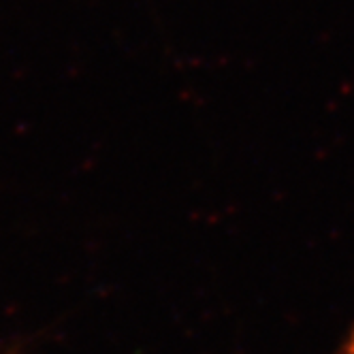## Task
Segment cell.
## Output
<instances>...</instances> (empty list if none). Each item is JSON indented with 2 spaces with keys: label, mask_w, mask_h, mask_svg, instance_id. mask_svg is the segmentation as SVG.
Here are the masks:
<instances>
[{
  "label": "cell",
  "mask_w": 354,
  "mask_h": 354,
  "mask_svg": "<svg viewBox=\"0 0 354 354\" xmlns=\"http://www.w3.org/2000/svg\"><path fill=\"white\" fill-rule=\"evenodd\" d=\"M0 354H15L13 350H0Z\"/></svg>",
  "instance_id": "7a4b0ae2"
},
{
  "label": "cell",
  "mask_w": 354,
  "mask_h": 354,
  "mask_svg": "<svg viewBox=\"0 0 354 354\" xmlns=\"http://www.w3.org/2000/svg\"><path fill=\"white\" fill-rule=\"evenodd\" d=\"M335 354H354V328L346 335V339L342 342V346L337 348Z\"/></svg>",
  "instance_id": "6da1fadb"
}]
</instances>
